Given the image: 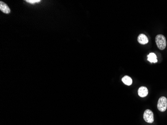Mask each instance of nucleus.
Instances as JSON below:
<instances>
[{"mask_svg": "<svg viewBox=\"0 0 167 125\" xmlns=\"http://www.w3.org/2000/svg\"><path fill=\"white\" fill-rule=\"evenodd\" d=\"M0 10L3 13L7 14L11 12L10 9L8 6L2 1L0 2Z\"/></svg>", "mask_w": 167, "mask_h": 125, "instance_id": "6", "label": "nucleus"}, {"mask_svg": "<svg viewBox=\"0 0 167 125\" xmlns=\"http://www.w3.org/2000/svg\"><path fill=\"white\" fill-rule=\"evenodd\" d=\"M158 109L160 112H164L167 108V99L165 97H161L159 99L157 104Z\"/></svg>", "mask_w": 167, "mask_h": 125, "instance_id": "2", "label": "nucleus"}, {"mask_svg": "<svg viewBox=\"0 0 167 125\" xmlns=\"http://www.w3.org/2000/svg\"><path fill=\"white\" fill-rule=\"evenodd\" d=\"M138 95L140 97H146L148 94V89L146 87L142 86L140 88H139L138 89Z\"/></svg>", "mask_w": 167, "mask_h": 125, "instance_id": "5", "label": "nucleus"}, {"mask_svg": "<svg viewBox=\"0 0 167 125\" xmlns=\"http://www.w3.org/2000/svg\"><path fill=\"white\" fill-rule=\"evenodd\" d=\"M122 82L127 86L131 85L132 84V79L130 77H129L128 76H125L122 79Z\"/></svg>", "mask_w": 167, "mask_h": 125, "instance_id": "8", "label": "nucleus"}, {"mask_svg": "<svg viewBox=\"0 0 167 125\" xmlns=\"http://www.w3.org/2000/svg\"><path fill=\"white\" fill-rule=\"evenodd\" d=\"M143 118L146 122L148 123H153L154 121V117L153 112L151 110H146L143 115Z\"/></svg>", "mask_w": 167, "mask_h": 125, "instance_id": "3", "label": "nucleus"}, {"mask_svg": "<svg viewBox=\"0 0 167 125\" xmlns=\"http://www.w3.org/2000/svg\"><path fill=\"white\" fill-rule=\"evenodd\" d=\"M157 47L160 50H163L166 48L167 46V41L166 38L163 35L159 34L157 35L155 39Z\"/></svg>", "mask_w": 167, "mask_h": 125, "instance_id": "1", "label": "nucleus"}, {"mask_svg": "<svg viewBox=\"0 0 167 125\" xmlns=\"http://www.w3.org/2000/svg\"><path fill=\"white\" fill-rule=\"evenodd\" d=\"M26 2L27 3H30V4H35L36 3H40L41 1L40 0H26Z\"/></svg>", "mask_w": 167, "mask_h": 125, "instance_id": "9", "label": "nucleus"}, {"mask_svg": "<svg viewBox=\"0 0 167 125\" xmlns=\"http://www.w3.org/2000/svg\"><path fill=\"white\" fill-rule=\"evenodd\" d=\"M138 42L139 43L142 45H145L149 42L148 38L147 36L144 34H141L138 37Z\"/></svg>", "mask_w": 167, "mask_h": 125, "instance_id": "4", "label": "nucleus"}, {"mask_svg": "<svg viewBox=\"0 0 167 125\" xmlns=\"http://www.w3.org/2000/svg\"><path fill=\"white\" fill-rule=\"evenodd\" d=\"M148 61L151 63H155L158 62L157 59V56L154 53H151L148 55Z\"/></svg>", "mask_w": 167, "mask_h": 125, "instance_id": "7", "label": "nucleus"}]
</instances>
